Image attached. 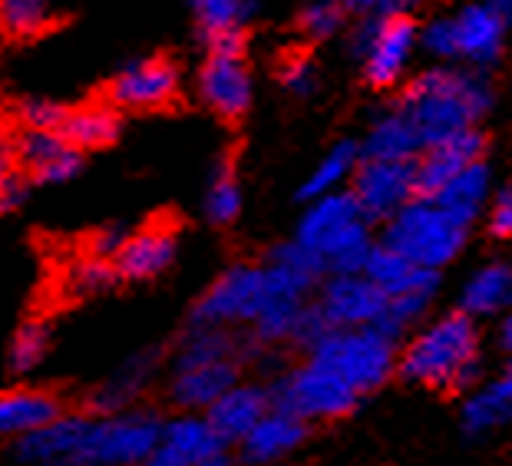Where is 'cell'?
I'll list each match as a JSON object with an SVG mask.
<instances>
[{"label": "cell", "mask_w": 512, "mask_h": 466, "mask_svg": "<svg viewBox=\"0 0 512 466\" xmlns=\"http://www.w3.org/2000/svg\"><path fill=\"white\" fill-rule=\"evenodd\" d=\"M152 374H156V354H136L133 361H126L110 377V381L96 387V394H93L96 417L119 414V410H126L146 390V384L152 381Z\"/></svg>", "instance_id": "obj_27"}, {"label": "cell", "mask_w": 512, "mask_h": 466, "mask_svg": "<svg viewBox=\"0 0 512 466\" xmlns=\"http://www.w3.org/2000/svg\"><path fill=\"white\" fill-rule=\"evenodd\" d=\"M238 384V361H212L176 367L169 384L172 404L185 410H209L215 400H222Z\"/></svg>", "instance_id": "obj_19"}, {"label": "cell", "mask_w": 512, "mask_h": 466, "mask_svg": "<svg viewBox=\"0 0 512 466\" xmlns=\"http://www.w3.org/2000/svg\"><path fill=\"white\" fill-rule=\"evenodd\" d=\"M503 344L512 351V314H509V321L503 324Z\"/></svg>", "instance_id": "obj_47"}, {"label": "cell", "mask_w": 512, "mask_h": 466, "mask_svg": "<svg viewBox=\"0 0 512 466\" xmlns=\"http://www.w3.org/2000/svg\"><path fill=\"white\" fill-rule=\"evenodd\" d=\"M70 291L73 295H100L119 281L116 275V265L106 262V258H96V255H83L80 262L70 265Z\"/></svg>", "instance_id": "obj_38"}, {"label": "cell", "mask_w": 512, "mask_h": 466, "mask_svg": "<svg viewBox=\"0 0 512 466\" xmlns=\"http://www.w3.org/2000/svg\"><path fill=\"white\" fill-rule=\"evenodd\" d=\"M189 4L202 40L228 34V30H245L258 10L255 0H189Z\"/></svg>", "instance_id": "obj_31"}, {"label": "cell", "mask_w": 512, "mask_h": 466, "mask_svg": "<svg viewBox=\"0 0 512 466\" xmlns=\"http://www.w3.org/2000/svg\"><path fill=\"white\" fill-rule=\"evenodd\" d=\"M483 153H486V136L476 133V129H466V133H456L437 146L423 149V156L417 162V199L433 202L460 172L476 166Z\"/></svg>", "instance_id": "obj_13"}, {"label": "cell", "mask_w": 512, "mask_h": 466, "mask_svg": "<svg viewBox=\"0 0 512 466\" xmlns=\"http://www.w3.org/2000/svg\"><path fill=\"white\" fill-rule=\"evenodd\" d=\"M278 80L294 96H311L318 90V67L304 50H288L278 60Z\"/></svg>", "instance_id": "obj_39"}, {"label": "cell", "mask_w": 512, "mask_h": 466, "mask_svg": "<svg viewBox=\"0 0 512 466\" xmlns=\"http://www.w3.org/2000/svg\"><path fill=\"white\" fill-rule=\"evenodd\" d=\"M57 24L53 0H0V34L10 40L43 37Z\"/></svg>", "instance_id": "obj_30"}, {"label": "cell", "mask_w": 512, "mask_h": 466, "mask_svg": "<svg viewBox=\"0 0 512 466\" xmlns=\"http://www.w3.org/2000/svg\"><path fill=\"white\" fill-rule=\"evenodd\" d=\"M199 466H232L225 457H219V460H209V463H199Z\"/></svg>", "instance_id": "obj_48"}, {"label": "cell", "mask_w": 512, "mask_h": 466, "mask_svg": "<svg viewBox=\"0 0 512 466\" xmlns=\"http://www.w3.org/2000/svg\"><path fill=\"white\" fill-rule=\"evenodd\" d=\"M67 113H70L67 103L47 100V96H30V100L17 106V116L24 129H40V133H60Z\"/></svg>", "instance_id": "obj_40"}, {"label": "cell", "mask_w": 512, "mask_h": 466, "mask_svg": "<svg viewBox=\"0 0 512 466\" xmlns=\"http://www.w3.org/2000/svg\"><path fill=\"white\" fill-rule=\"evenodd\" d=\"M199 96L222 119H242L252 106V70L245 57H209L199 73Z\"/></svg>", "instance_id": "obj_16"}, {"label": "cell", "mask_w": 512, "mask_h": 466, "mask_svg": "<svg viewBox=\"0 0 512 466\" xmlns=\"http://www.w3.org/2000/svg\"><path fill=\"white\" fill-rule=\"evenodd\" d=\"M347 0H311L308 7L298 14V30L311 40H328L347 24Z\"/></svg>", "instance_id": "obj_35"}, {"label": "cell", "mask_w": 512, "mask_h": 466, "mask_svg": "<svg viewBox=\"0 0 512 466\" xmlns=\"http://www.w3.org/2000/svg\"><path fill=\"white\" fill-rule=\"evenodd\" d=\"M27 195V176L17 159V139L0 133V215H10L24 202Z\"/></svg>", "instance_id": "obj_36"}, {"label": "cell", "mask_w": 512, "mask_h": 466, "mask_svg": "<svg viewBox=\"0 0 512 466\" xmlns=\"http://www.w3.org/2000/svg\"><path fill=\"white\" fill-rule=\"evenodd\" d=\"M479 4L489 7V10H493V14H499V17L506 20V24L512 20V0H479Z\"/></svg>", "instance_id": "obj_45"}, {"label": "cell", "mask_w": 512, "mask_h": 466, "mask_svg": "<svg viewBox=\"0 0 512 466\" xmlns=\"http://www.w3.org/2000/svg\"><path fill=\"white\" fill-rule=\"evenodd\" d=\"M126 229H116V225H110V229H100L90 235V245H86V255H96V258H106V262H113V258L119 255V248H123L126 242Z\"/></svg>", "instance_id": "obj_43"}, {"label": "cell", "mask_w": 512, "mask_h": 466, "mask_svg": "<svg viewBox=\"0 0 512 466\" xmlns=\"http://www.w3.org/2000/svg\"><path fill=\"white\" fill-rule=\"evenodd\" d=\"M427 0H347V7L364 17L390 20V17H410V10L423 7Z\"/></svg>", "instance_id": "obj_42"}, {"label": "cell", "mask_w": 512, "mask_h": 466, "mask_svg": "<svg viewBox=\"0 0 512 466\" xmlns=\"http://www.w3.org/2000/svg\"><path fill=\"white\" fill-rule=\"evenodd\" d=\"M17 139V159L24 169L27 182H40V186H60L80 176L83 153L63 139L60 133H40V129H20Z\"/></svg>", "instance_id": "obj_14"}, {"label": "cell", "mask_w": 512, "mask_h": 466, "mask_svg": "<svg viewBox=\"0 0 512 466\" xmlns=\"http://www.w3.org/2000/svg\"><path fill=\"white\" fill-rule=\"evenodd\" d=\"M304 248L324 262L331 275H364L370 258L367 215L357 205L354 192H331L314 199V205L301 215L298 238Z\"/></svg>", "instance_id": "obj_3"}, {"label": "cell", "mask_w": 512, "mask_h": 466, "mask_svg": "<svg viewBox=\"0 0 512 466\" xmlns=\"http://www.w3.org/2000/svg\"><path fill=\"white\" fill-rule=\"evenodd\" d=\"M479 334L470 314H450L410 344L400 361V374L440 394H456L476 377Z\"/></svg>", "instance_id": "obj_4"}, {"label": "cell", "mask_w": 512, "mask_h": 466, "mask_svg": "<svg viewBox=\"0 0 512 466\" xmlns=\"http://www.w3.org/2000/svg\"><path fill=\"white\" fill-rule=\"evenodd\" d=\"M47 354H50V328L43 321H27L20 324L14 341H10L7 361L17 374H27L47 361Z\"/></svg>", "instance_id": "obj_34"}, {"label": "cell", "mask_w": 512, "mask_h": 466, "mask_svg": "<svg viewBox=\"0 0 512 466\" xmlns=\"http://www.w3.org/2000/svg\"><path fill=\"white\" fill-rule=\"evenodd\" d=\"M354 199L367 219H394L417 202V162L364 159L354 172Z\"/></svg>", "instance_id": "obj_10"}, {"label": "cell", "mask_w": 512, "mask_h": 466, "mask_svg": "<svg viewBox=\"0 0 512 466\" xmlns=\"http://www.w3.org/2000/svg\"><path fill=\"white\" fill-rule=\"evenodd\" d=\"M308 288L275 265H235L199 298L192 311L195 328H232L255 324L271 311L301 308Z\"/></svg>", "instance_id": "obj_1"}, {"label": "cell", "mask_w": 512, "mask_h": 466, "mask_svg": "<svg viewBox=\"0 0 512 466\" xmlns=\"http://www.w3.org/2000/svg\"><path fill=\"white\" fill-rule=\"evenodd\" d=\"M489 232H493L496 238L512 235V182L499 189L493 209H489Z\"/></svg>", "instance_id": "obj_44"}, {"label": "cell", "mask_w": 512, "mask_h": 466, "mask_svg": "<svg viewBox=\"0 0 512 466\" xmlns=\"http://www.w3.org/2000/svg\"><path fill=\"white\" fill-rule=\"evenodd\" d=\"M413 43H417V24L410 17H364L351 34V53L364 60V77L377 90H387L400 80L407 67Z\"/></svg>", "instance_id": "obj_9"}, {"label": "cell", "mask_w": 512, "mask_h": 466, "mask_svg": "<svg viewBox=\"0 0 512 466\" xmlns=\"http://www.w3.org/2000/svg\"><path fill=\"white\" fill-rule=\"evenodd\" d=\"M93 414H60L17 443V460L27 466H83Z\"/></svg>", "instance_id": "obj_12"}, {"label": "cell", "mask_w": 512, "mask_h": 466, "mask_svg": "<svg viewBox=\"0 0 512 466\" xmlns=\"http://www.w3.org/2000/svg\"><path fill=\"white\" fill-rule=\"evenodd\" d=\"M176 248H179V238H176V229H172V222L166 219L149 222L146 229L126 235L123 248H119V255L113 258L116 275L123 281L159 278L176 262Z\"/></svg>", "instance_id": "obj_15"}, {"label": "cell", "mask_w": 512, "mask_h": 466, "mask_svg": "<svg viewBox=\"0 0 512 466\" xmlns=\"http://www.w3.org/2000/svg\"><path fill=\"white\" fill-rule=\"evenodd\" d=\"M423 47H427L433 57H443V60H453L460 57V43H456V24L453 17H440L427 24V30L420 34Z\"/></svg>", "instance_id": "obj_41"}, {"label": "cell", "mask_w": 512, "mask_h": 466, "mask_svg": "<svg viewBox=\"0 0 512 466\" xmlns=\"http://www.w3.org/2000/svg\"><path fill=\"white\" fill-rule=\"evenodd\" d=\"M357 159H361V149H357L351 139L337 143L331 153L318 162V169L311 172L298 195H301V199H321V195H331L334 186H341L351 172H357V166H361Z\"/></svg>", "instance_id": "obj_33"}, {"label": "cell", "mask_w": 512, "mask_h": 466, "mask_svg": "<svg viewBox=\"0 0 512 466\" xmlns=\"http://www.w3.org/2000/svg\"><path fill=\"white\" fill-rule=\"evenodd\" d=\"M268 397H271V410L298 417V420L344 417V414H351L357 404V394L341 377L311 361L304 364L301 371L281 377V381L268 390Z\"/></svg>", "instance_id": "obj_8"}, {"label": "cell", "mask_w": 512, "mask_h": 466, "mask_svg": "<svg viewBox=\"0 0 512 466\" xmlns=\"http://www.w3.org/2000/svg\"><path fill=\"white\" fill-rule=\"evenodd\" d=\"M453 24H456L460 57L473 63H493L499 57L503 37H506V20L499 14H493V10L483 4H470L453 17Z\"/></svg>", "instance_id": "obj_24"}, {"label": "cell", "mask_w": 512, "mask_h": 466, "mask_svg": "<svg viewBox=\"0 0 512 466\" xmlns=\"http://www.w3.org/2000/svg\"><path fill=\"white\" fill-rule=\"evenodd\" d=\"M486 189H489V169L483 166V162H476V166L460 172V176H456L450 186L433 199V205H440L446 215H453L456 222L470 229V222L479 215V209H483Z\"/></svg>", "instance_id": "obj_28"}, {"label": "cell", "mask_w": 512, "mask_h": 466, "mask_svg": "<svg viewBox=\"0 0 512 466\" xmlns=\"http://www.w3.org/2000/svg\"><path fill=\"white\" fill-rule=\"evenodd\" d=\"M268 414H271L268 390L255 384H235L222 400H215V404L205 410L209 424L225 443H242Z\"/></svg>", "instance_id": "obj_18"}, {"label": "cell", "mask_w": 512, "mask_h": 466, "mask_svg": "<svg viewBox=\"0 0 512 466\" xmlns=\"http://www.w3.org/2000/svg\"><path fill=\"white\" fill-rule=\"evenodd\" d=\"M364 275L374 281V285L384 291L387 301L390 298H407V295H423V298H433V291H437L440 278L437 272H430V268H420L407 262L403 255L390 252V248H370V258L364 265Z\"/></svg>", "instance_id": "obj_21"}, {"label": "cell", "mask_w": 512, "mask_h": 466, "mask_svg": "<svg viewBox=\"0 0 512 466\" xmlns=\"http://www.w3.org/2000/svg\"><path fill=\"white\" fill-rule=\"evenodd\" d=\"M463 242H466V225L456 222L453 215H446L440 205L417 199L387 222L384 242L380 245L403 255L413 265L437 272V268H443L446 262H453L460 255Z\"/></svg>", "instance_id": "obj_5"}, {"label": "cell", "mask_w": 512, "mask_h": 466, "mask_svg": "<svg viewBox=\"0 0 512 466\" xmlns=\"http://www.w3.org/2000/svg\"><path fill=\"white\" fill-rule=\"evenodd\" d=\"M179 96V67L166 57H149L139 63H129L113 77L106 90V103H113L119 113L123 110H162Z\"/></svg>", "instance_id": "obj_11"}, {"label": "cell", "mask_w": 512, "mask_h": 466, "mask_svg": "<svg viewBox=\"0 0 512 466\" xmlns=\"http://www.w3.org/2000/svg\"><path fill=\"white\" fill-rule=\"evenodd\" d=\"M63 414L60 400L50 390L37 387H14L0 394V440H14L20 443L30 433H37L40 427L53 424Z\"/></svg>", "instance_id": "obj_20"}, {"label": "cell", "mask_w": 512, "mask_h": 466, "mask_svg": "<svg viewBox=\"0 0 512 466\" xmlns=\"http://www.w3.org/2000/svg\"><path fill=\"white\" fill-rule=\"evenodd\" d=\"M387 308V295L367 275H334L324 288L321 311L328 314L334 328L377 321Z\"/></svg>", "instance_id": "obj_17"}, {"label": "cell", "mask_w": 512, "mask_h": 466, "mask_svg": "<svg viewBox=\"0 0 512 466\" xmlns=\"http://www.w3.org/2000/svg\"><path fill=\"white\" fill-rule=\"evenodd\" d=\"M311 364L337 374L354 394L380 387L394 371V341L380 338L377 331H331L321 344L311 348Z\"/></svg>", "instance_id": "obj_6"}, {"label": "cell", "mask_w": 512, "mask_h": 466, "mask_svg": "<svg viewBox=\"0 0 512 466\" xmlns=\"http://www.w3.org/2000/svg\"><path fill=\"white\" fill-rule=\"evenodd\" d=\"M423 139L417 126L410 123L403 110H387L384 116L370 126L364 139V159H380V162H413V156L423 153Z\"/></svg>", "instance_id": "obj_26"}, {"label": "cell", "mask_w": 512, "mask_h": 466, "mask_svg": "<svg viewBox=\"0 0 512 466\" xmlns=\"http://www.w3.org/2000/svg\"><path fill=\"white\" fill-rule=\"evenodd\" d=\"M123 119L113 103H83L70 106L67 119L60 126V136L76 149V153H93V149H106L119 139Z\"/></svg>", "instance_id": "obj_22"}, {"label": "cell", "mask_w": 512, "mask_h": 466, "mask_svg": "<svg viewBox=\"0 0 512 466\" xmlns=\"http://www.w3.org/2000/svg\"><path fill=\"white\" fill-rule=\"evenodd\" d=\"M493 96L489 86L463 70H427L413 80L400 96L397 110L407 113V119L417 126L423 146H437L443 139L473 129V123L489 110Z\"/></svg>", "instance_id": "obj_2"}, {"label": "cell", "mask_w": 512, "mask_h": 466, "mask_svg": "<svg viewBox=\"0 0 512 466\" xmlns=\"http://www.w3.org/2000/svg\"><path fill=\"white\" fill-rule=\"evenodd\" d=\"M496 387H499V390H503V394H506V397L512 400V364H509V371H506V377H503V381H499Z\"/></svg>", "instance_id": "obj_46"}, {"label": "cell", "mask_w": 512, "mask_h": 466, "mask_svg": "<svg viewBox=\"0 0 512 466\" xmlns=\"http://www.w3.org/2000/svg\"><path fill=\"white\" fill-rule=\"evenodd\" d=\"M238 212H242V189H238L232 156H225L219 159V166H215L209 192H205V219L225 229V225H232L238 219Z\"/></svg>", "instance_id": "obj_32"}, {"label": "cell", "mask_w": 512, "mask_h": 466, "mask_svg": "<svg viewBox=\"0 0 512 466\" xmlns=\"http://www.w3.org/2000/svg\"><path fill=\"white\" fill-rule=\"evenodd\" d=\"M304 437H308V427H304V420L271 410V414L242 440L245 466L248 463H252V466L275 463L278 457H285V453H291L294 447H298Z\"/></svg>", "instance_id": "obj_25"}, {"label": "cell", "mask_w": 512, "mask_h": 466, "mask_svg": "<svg viewBox=\"0 0 512 466\" xmlns=\"http://www.w3.org/2000/svg\"><path fill=\"white\" fill-rule=\"evenodd\" d=\"M166 420L152 410H119L93 414L83 466H146L162 443Z\"/></svg>", "instance_id": "obj_7"}, {"label": "cell", "mask_w": 512, "mask_h": 466, "mask_svg": "<svg viewBox=\"0 0 512 466\" xmlns=\"http://www.w3.org/2000/svg\"><path fill=\"white\" fill-rule=\"evenodd\" d=\"M512 417V400L499 390L496 384L486 390V394H479L476 400H470L463 410V424L470 433H479V430H489L496 424H503V420Z\"/></svg>", "instance_id": "obj_37"}, {"label": "cell", "mask_w": 512, "mask_h": 466, "mask_svg": "<svg viewBox=\"0 0 512 466\" xmlns=\"http://www.w3.org/2000/svg\"><path fill=\"white\" fill-rule=\"evenodd\" d=\"M509 305H512V268L503 262L479 268L463 291L466 314H496Z\"/></svg>", "instance_id": "obj_29"}, {"label": "cell", "mask_w": 512, "mask_h": 466, "mask_svg": "<svg viewBox=\"0 0 512 466\" xmlns=\"http://www.w3.org/2000/svg\"><path fill=\"white\" fill-rule=\"evenodd\" d=\"M159 447H166L172 457H179L185 466H199V463L225 457V440L215 433L209 417H195V414L166 420Z\"/></svg>", "instance_id": "obj_23"}]
</instances>
